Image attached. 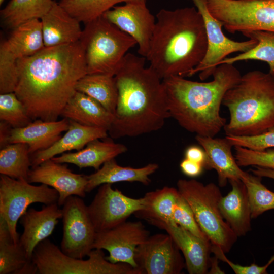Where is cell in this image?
Returning <instances> with one entry per match:
<instances>
[{
    "label": "cell",
    "mask_w": 274,
    "mask_h": 274,
    "mask_svg": "<svg viewBox=\"0 0 274 274\" xmlns=\"http://www.w3.org/2000/svg\"><path fill=\"white\" fill-rule=\"evenodd\" d=\"M54 0H10L1 10L3 24L13 29L33 19H40L51 8Z\"/></svg>",
    "instance_id": "31"
},
{
    "label": "cell",
    "mask_w": 274,
    "mask_h": 274,
    "mask_svg": "<svg viewBox=\"0 0 274 274\" xmlns=\"http://www.w3.org/2000/svg\"><path fill=\"white\" fill-rule=\"evenodd\" d=\"M182 172L190 177H196L200 175L203 169L202 164L185 158L180 163Z\"/></svg>",
    "instance_id": "42"
},
{
    "label": "cell",
    "mask_w": 274,
    "mask_h": 274,
    "mask_svg": "<svg viewBox=\"0 0 274 274\" xmlns=\"http://www.w3.org/2000/svg\"><path fill=\"white\" fill-rule=\"evenodd\" d=\"M173 219L175 223L195 236L209 241L200 228L190 206L180 194L173 209Z\"/></svg>",
    "instance_id": "39"
},
{
    "label": "cell",
    "mask_w": 274,
    "mask_h": 274,
    "mask_svg": "<svg viewBox=\"0 0 274 274\" xmlns=\"http://www.w3.org/2000/svg\"><path fill=\"white\" fill-rule=\"evenodd\" d=\"M261 179V177L248 173L241 180L247 189L252 219L274 209V192L262 183Z\"/></svg>",
    "instance_id": "36"
},
{
    "label": "cell",
    "mask_w": 274,
    "mask_h": 274,
    "mask_svg": "<svg viewBox=\"0 0 274 274\" xmlns=\"http://www.w3.org/2000/svg\"><path fill=\"white\" fill-rule=\"evenodd\" d=\"M40 20L45 47L72 44L81 38L80 22L54 0Z\"/></svg>",
    "instance_id": "21"
},
{
    "label": "cell",
    "mask_w": 274,
    "mask_h": 274,
    "mask_svg": "<svg viewBox=\"0 0 274 274\" xmlns=\"http://www.w3.org/2000/svg\"><path fill=\"white\" fill-rule=\"evenodd\" d=\"M274 261V255L270 259L268 262L264 266H261L262 272L263 274L267 273V269L269 266Z\"/></svg>",
    "instance_id": "46"
},
{
    "label": "cell",
    "mask_w": 274,
    "mask_h": 274,
    "mask_svg": "<svg viewBox=\"0 0 274 274\" xmlns=\"http://www.w3.org/2000/svg\"><path fill=\"white\" fill-rule=\"evenodd\" d=\"M150 224L169 234L182 253L186 268L190 274L208 273L211 266L212 245L176 223L153 221Z\"/></svg>",
    "instance_id": "18"
},
{
    "label": "cell",
    "mask_w": 274,
    "mask_h": 274,
    "mask_svg": "<svg viewBox=\"0 0 274 274\" xmlns=\"http://www.w3.org/2000/svg\"><path fill=\"white\" fill-rule=\"evenodd\" d=\"M150 236L141 221H125L111 229L96 232L93 249L109 252L106 259L138 268L134 255L137 247Z\"/></svg>",
    "instance_id": "15"
},
{
    "label": "cell",
    "mask_w": 274,
    "mask_h": 274,
    "mask_svg": "<svg viewBox=\"0 0 274 274\" xmlns=\"http://www.w3.org/2000/svg\"><path fill=\"white\" fill-rule=\"evenodd\" d=\"M232 146H240L253 150L262 151L274 148V126L261 134L254 136L226 135Z\"/></svg>",
    "instance_id": "40"
},
{
    "label": "cell",
    "mask_w": 274,
    "mask_h": 274,
    "mask_svg": "<svg viewBox=\"0 0 274 274\" xmlns=\"http://www.w3.org/2000/svg\"><path fill=\"white\" fill-rule=\"evenodd\" d=\"M156 21L146 59L162 80L189 76L204 59L208 39L203 18L194 7L162 9Z\"/></svg>",
    "instance_id": "3"
},
{
    "label": "cell",
    "mask_w": 274,
    "mask_h": 274,
    "mask_svg": "<svg viewBox=\"0 0 274 274\" xmlns=\"http://www.w3.org/2000/svg\"><path fill=\"white\" fill-rule=\"evenodd\" d=\"M38 273V268L32 261H28L20 269L17 274H36Z\"/></svg>",
    "instance_id": "45"
},
{
    "label": "cell",
    "mask_w": 274,
    "mask_h": 274,
    "mask_svg": "<svg viewBox=\"0 0 274 274\" xmlns=\"http://www.w3.org/2000/svg\"><path fill=\"white\" fill-rule=\"evenodd\" d=\"M76 90L93 98L114 115L118 99L115 76L102 74H86L79 80Z\"/></svg>",
    "instance_id": "30"
},
{
    "label": "cell",
    "mask_w": 274,
    "mask_h": 274,
    "mask_svg": "<svg viewBox=\"0 0 274 274\" xmlns=\"http://www.w3.org/2000/svg\"><path fill=\"white\" fill-rule=\"evenodd\" d=\"M0 120L13 128L25 127L33 121L15 92L0 94Z\"/></svg>",
    "instance_id": "37"
},
{
    "label": "cell",
    "mask_w": 274,
    "mask_h": 274,
    "mask_svg": "<svg viewBox=\"0 0 274 274\" xmlns=\"http://www.w3.org/2000/svg\"><path fill=\"white\" fill-rule=\"evenodd\" d=\"M211 14L228 32H274V0H205Z\"/></svg>",
    "instance_id": "9"
},
{
    "label": "cell",
    "mask_w": 274,
    "mask_h": 274,
    "mask_svg": "<svg viewBox=\"0 0 274 274\" xmlns=\"http://www.w3.org/2000/svg\"><path fill=\"white\" fill-rule=\"evenodd\" d=\"M87 74L115 76L136 41L101 16L87 23L80 39Z\"/></svg>",
    "instance_id": "6"
},
{
    "label": "cell",
    "mask_w": 274,
    "mask_h": 274,
    "mask_svg": "<svg viewBox=\"0 0 274 274\" xmlns=\"http://www.w3.org/2000/svg\"><path fill=\"white\" fill-rule=\"evenodd\" d=\"M185 158L200 163L205 168L207 156L202 148L195 145L188 147L185 152Z\"/></svg>",
    "instance_id": "41"
},
{
    "label": "cell",
    "mask_w": 274,
    "mask_h": 274,
    "mask_svg": "<svg viewBox=\"0 0 274 274\" xmlns=\"http://www.w3.org/2000/svg\"><path fill=\"white\" fill-rule=\"evenodd\" d=\"M158 168L157 164L152 163L140 168L122 166L118 164L114 158L106 162L94 173L86 175V192H90L104 184H112L120 182H138L148 185L151 182L150 176Z\"/></svg>",
    "instance_id": "28"
},
{
    "label": "cell",
    "mask_w": 274,
    "mask_h": 274,
    "mask_svg": "<svg viewBox=\"0 0 274 274\" xmlns=\"http://www.w3.org/2000/svg\"><path fill=\"white\" fill-rule=\"evenodd\" d=\"M131 0H60L59 4L85 24L101 16L116 4Z\"/></svg>",
    "instance_id": "35"
},
{
    "label": "cell",
    "mask_w": 274,
    "mask_h": 274,
    "mask_svg": "<svg viewBox=\"0 0 274 274\" xmlns=\"http://www.w3.org/2000/svg\"><path fill=\"white\" fill-rule=\"evenodd\" d=\"M100 139L90 142L76 152L64 153L51 159L57 163L73 164L80 168L93 167L97 170L107 161L127 151L123 144L114 143L110 139Z\"/></svg>",
    "instance_id": "26"
},
{
    "label": "cell",
    "mask_w": 274,
    "mask_h": 274,
    "mask_svg": "<svg viewBox=\"0 0 274 274\" xmlns=\"http://www.w3.org/2000/svg\"><path fill=\"white\" fill-rule=\"evenodd\" d=\"M201 14L204 23L208 39V49L206 56L191 72L189 76L199 73V77L203 81L212 76L219 63L231 53L244 52L254 47L257 41L249 39L243 42L233 41L223 32L222 23L210 12L205 0H192Z\"/></svg>",
    "instance_id": "12"
},
{
    "label": "cell",
    "mask_w": 274,
    "mask_h": 274,
    "mask_svg": "<svg viewBox=\"0 0 274 274\" xmlns=\"http://www.w3.org/2000/svg\"><path fill=\"white\" fill-rule=\"evenodd\" d=\"M62 164L51 159L47 160L32 167L27 180L30 183H40L55 189L59 194L57 203L59 207L71 196L85 197L87 184L86 175L74 173Z\"/></svg>",
    "instance_id": "17"
},
{
    "label": "cell",
    "mask_w": 274,
    "mask_h": 274,
    "mask_svg": "<svg viewBox=\"0 0 274 274\" xmlns=\"http://www.w3.org/2000/svg\"><path fill=\"white\" fill-rule=\"evenodd\" d=\"M177 189L192 208L196 220L212 245L229 252L237 236L223 219L219 208L222 197L218 186L195 179H179Z\"/></svg>",
    "instance_id": "7"
},
{
    "label": "cell",
    "mask_w": 274,
    "mask_h": 274,
    "mask_svg": "<svg viewBox=\"0 0 274 274\" xmlns=\"http://www.w3.org/2000/svg\"><path fill=\"white\" fill-rule=\"evenodd\" d=\"M234 156L240 167L252 166L274 169V148L262 151L240 146H234Z\"/></svg>",
    "instance_id": "38"
},
{
    "label": "cell",
    "mask_w": 274,
    "mask_h": 274,
    "mask_svg": "<svg viewBox=\"0 0 274 274\" xmlns=\"http://www.w3.org/2000/svg\"><path fill=\"white\" fill-rule=\"evenodd\" d=\"M61 250L66 255L83 259L93 249L96 232L81 197L71 196L63 204Z\"/></svg>",
    "instance_id": "11"
},
{
    "label": "cell",
    "mask_w": 274,
    "mask_h": 274,
    "mask_svg": "<svg viewBox=\"0 0 274 274\" xmlns=\"http://www.w3.org/2000/svg\"><path fill=\"white\" fill-rule=\"evenodd\" d=\"M62 116L83 125L109 130L114 120L113 114L100 103L79 91H76L64 107Z\"/></svg>",
    "instance_id": "27"
},
{
    "label": "cell",
    "mask_w": 274,
    "mask_h": 274,
    "mask_svg": "<svg viewBox=\"0 0 274 274\" xmlns=\"http://www.w3.org/2000/svg\"><path fill=\"white\" fill-rule=\"evenodd\" d=\"M18 81L15 93L33 121H56L76 91L79 80L87 74L84 51L79 41L45 47L17 61Z\"/></svg>",
    "instance_id": "1"
},
{
    "label": "cell",
    "mask_w": 274,
    "mask_h": 274,
    "mask_svg": "<svg viewBox=\"0 0 274 274\" xmlns=\"http://www.w3.org/2000/svg\"><path fill=\"white\" fill-rule=\"evenodd\" d=\"M4 0H0V4L2 5V4H3V3L4 2Z\"/></svg>",
    "instance_id": "47"
},
{
    "label": "cell",
    "mask_w": 274,
    "mask_h": 274,
    "mask_svg": "<svg viewBox=\"0 0 274 274\" xmlns=\"http://www.w3.org/2000/svg\"><path fill=\"white\" fill-rule=\"evenodd\" d=\"M143 197L133 198L124 195L111 184L100 185L90 204L89 215L96 232L111 229L125 221L142 210Z\"/></svg>",
    "instance_id": "13"
},
{
    "label": "cell",
    "mask_w": 274,
    "mask_h": 274,
    "mask_svg": "<svg viewBox=\"0 0 274 274\" xmlns=\"http://www.w3.org/2000/svg\"><path fill=\"white\" fill-rule=\"evenodd\" d=\"M88 257L83 260L68 256L46 238L36 246L31 260L39 274H142L130 264L109 262L102 249H93Z\"/></svg>",
    "instance_id": "8"
},
{
    "label": "cell",
    "mask_w": 274,
    "mask_h": 274,
    "mask_svg": "<svg viewBox=\"0 0 274 274\" xmlns=\"http://www.w3.org/2000/svg\"><path fill=\"white\" fill-rule=\"evenodd\" d=\"M232 188L219 203L220 213L237 237L245 236L251 230L252 219L246 186L241 180L229 181Z\"/></svg>",
    "instance_id": "24"
},
{
    "label": "cell",
    "mask_w": 274,
    "mask_h": 274,
    "mask_svg": "<svg viewBox=\"0 0 274 274\" xmlns=\"http://www.w3.org/2000/svg\"><path fill=\"white\" fill-rule=\"evenodd\" d=\"M209 82L193 81L181 76L162 79L170 117L184 129L197 135L215 137L226 125L220 114L226 91L242 75L233 64L223 63Z\"/></svg>",
    "instance_id": "4"
},
{
    "label": "cell",
    "mask_w": 274,
    "mask_h": 274,
    "mask_svg": "<svg viewBox=\"0 0 274 274\" xmlns=\"http://www.w3.org/2000/svg\"><path fill=\"white\" fill-rule=\"evenodd\" d=\"M179 195L177 188L168 186L148 192L143 197V208L135 212L134 215L149 223L161 221L175 223L173 212Z\"/></svg>",
    "instance_id": "29"
},
{
    "label": "cell",
    "mask_w": 274,
    "mask_h": 274,
    "mask_svg": "<svg viewBox=\"0 0 274 274\" xmlns=\"http://www.w3.org/2000/svg\"><path fill=\"white\" fill-rule=\"evenodd\" d=\"M134 260L142 274H179L186 267L180 249L168 233L150 235L137 247Z\"/></svg>",
    "instance_id": "14"
},
{
    "label": "cell",
    "mask_w": 274,
    "mask_h": 274,
    "mask_svg": "<svg viewBox=\"0 0 274 274\" xmlns=\"http://www.w3.org/2000/svg\"><path fill=\"white\" fill-rule=\"evenodd\" d=\"M28 261L22 246L13 242L7 222L0 216V274H17Z\"/></svg>",
    "instance_id": "34"
},
{
    "label": "cell",
    "mask_w": 274,
    "mask_h": 274,
    "mask_svg": "<svg viewBox=\"0 0 274 274\" xmlns=\"http://www.w3.org/2000/svg\"><path fill=\"white\" fill-rule=\"evenodd\" d=\"M195 139L206 153L205 168L216 171L219 186L225 187L230 180H242L248 174L237 164L231 151L233 146L225 138L196 135Z\"/></svg>",
    "instance_id": "20"
},
{
    "label": "cell",
    "mask_w": 274,
    "mask_h": 274,
    "mask_svg": "<svg viewBox=\"0 0 274 274\" xmlns=\"http://www.w3.org/2000/svg\"><path fill=\"white\" fill-rule=\"evenodd\" d=\"M121 6H114L102 16L136 42L138 53L146 57L155 28V17L146 5V0H131Z\"/></svg>",
    "instance_id": "16"
},
{
    "label": "cell",
    "mask_w": 274,
    "mask_h": 274,
    "mask_svg": "<svg viewBox=\"0 0 274 274\" xmlns=\"http://www.w3.org/2000/svg\"><path fill=\"white\" fill-rule=\"evenodd\" d=\"M57 203L44 206L41 210H27L20 217V224L24 230L19 242L26 257L31 261L33 250L41 241L52 234L59 219H62V209Z\"/></svg>",
    "instance_id": "19"
},
{
    "label": "cell",
    "mask_w": 274,
    "mask_h": 274,
    "mask_svg": "<svg viewBox=\"0 0 274 274\" xmlns=\"http://www.w3.org/2000/svg\"><path fill=\"white\" fill-rule=\"evenodd\" d=\"M254 168L251 169L252 174L260 177H267L274 180V169L254 166Z\"/></svg>",
    "instance_id": "44"
},
{
    "label": "cell",
    "mask_w": 274,
    "mask_h": 274,
    "mask_svg": "<svg viewBox=\"0 0 274 274\" xmlns=\"http://www.w3.org/2000/svg\"><path fill=\"white\" fill-rule=\"evenodd\" d=\"M108 133L105 129L83 125L69 120L68 128L62 136L48 148L31 154L32 167L65 152L79 151L94 140L106 138Z\"/></svg>",
    "instance_id": "25"
},
{
    "label": "cell",
    "mask_w": 274,
    "mask_h": 274,
    "mask_svg": "<svg viewBox=\"0 0 274 274\" xmlns=\"http://www.w3.org/2000/svg\"><path fill=\"white\" fill-rule=\"evenodd\" d=\"M12 127L7 122L1 121L0 122V145L1 149L6 146L9 143V139L10 136Z\"/></svg>",
    "instance_id": "43"
},
{
    "label": "cell",
    "mask_w": 274,
    "mask_h": 274,
    "mask_svg": "<svg viewBox=\"0 0 274 274\" xmlns=\"http://www.w3.org/2000/svg\"><path fill=\"white\" fill-rule=\"evenodd\" d=\"M32 166L27 144H9L0 151V174L17 179L27 181Z\"/></svg>",
    "instance_id": "33"
},
{
    "label": "cell",
    "mask_w": 274,
    "mask_h": 274,
    "mask_svg": "<svg viewBox=\"0 0 274 274\" xmlns=\"http://www.w3.org/2000/svg\"><path fill=\"white\" fill-rule=\"evenodd\" d=\"M242 33L249 39L256 40L257 44L251 49L237 56L225 58L218 65L223 63L233 64L243 60H260L268 64V73L274 77V32L254 30L243 32Z\"/></svg>",
    "instance_id": "32"
},
{
    "label": "cell",
    "mask_w": 274,
    "mask_h": 274,
    "mask_svg": "<svg viewBox=\"0 0 274 274\" xmlns=\"http://www.w3.org/2000/svg\"><path fill=\"white\" fill-rule=\"evenodd\" d=\"M58 192L49 186L30 184L26 180L0 176V216L7 223L13 241L19 242L17 223L29 205L41 203L45 205L57 203Z\"/></svg>",
    "instance_id": "10"
},
{
    "label": "cell",
    "mask_w": 274,
    "mask_h": 274,
    "mask_svg": "<svg viewBox=\"0 0 274 274\" xmlns=\"http://www.w3.org/2000/svg\"><path fill=\"white\" fill-rule=\"evenodd\" d=\"M146 57L127 53L115 75L118 99L108 131L111 138L134 137L157 131L170 117L162 79Z\"/></svg>",
    "instance_id": "2"
},
{
    "label": "cell",
    "mask_w": 274,
    "mask_h": 274,
    "mask_svg": "<svg viewBox=\"0 0 274 274\" xmlns=\"http://www.w3.org/2000/svg\"><path fill=\"white\" fill-rule=\"evenodd\" d=\"M229 112L226 135L254 136L274 126V77L250 71L225 93L222 101Z\"/></svg>",
    "instance_id": "5"
},
{
    "label": "cell",
    "mask_w": 274,
    "mask_h": 274,
    "mask_svg": "<svg viewBox=\"0 0 274 274\" xmlns=\"http://www.w3.org/2000/svg\"><path fill=\"white\" fill-rule=\"evenodd\" d=\"M68 127L69 120L65 118L53 121L37 119L25 127L12 128L9 143L27 144L30 155L51 147L61 137L62 132L67 130Z\"/></svg>",
    "instance_id": "23"
},
{
    "label": "cell",
    "mask_w": 274,
    "mask_h": 274,
    "mask_svg": "<svg viewBox=\"0 0 274 274\" xmlns=\"http://www.w3.org/2000/svg\"><path fill=\"white\" fill-rule=\"evenodd\" d=\"M45 47L41 20L33 19L13 28L8 39L1 43L0 56L17 62Z\"/></svg>",
    "instance_id": "22"
}]
</instances>
